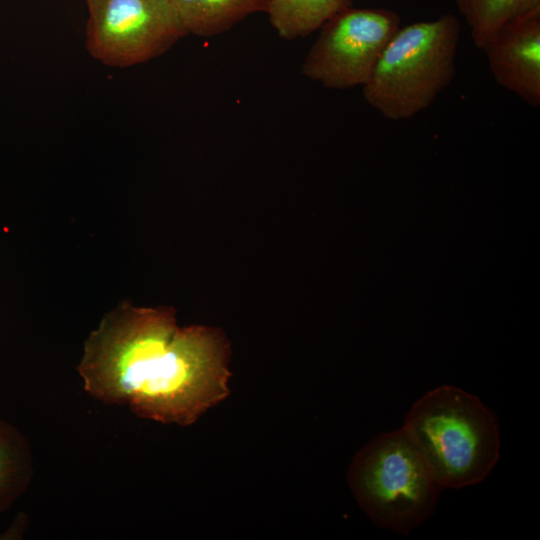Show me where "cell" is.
Segmentation results:
<instances>
[{"label": "cell", "mask_w": 540, "mask_h": 540, "mask_svg": "<svg viewBox=\"0 0 540 540\" xmlns=\"http://www.w3.org/2000/svg\"><path fill=\"white\" fill-rule=\"evenodd\" d=\"M229 345L217 330L179 327L170 307L122 303L84 343V390L137 417L188 426L228 394Z\"/></svg>", "instance_id": "obj_1"}, {"label": "cell", "mask_w": 540, "mask_h": 540, "mask_svg": "<svg viewBox=\"0 0 540 540\" xmlns=\"http://www.w3.org/2000/svg\"><path fill=\"white\" fill-rule=\"evenodd\" d=\"M401 429L439 488L480 483L499 459L496 416L477 396L452 385L420 397Z\"/></svg>", "instance_id": "obj_2"}, {"label": "cell", "mask_w": 540, "mask_h": 540, "mask_svg": "<svg viewBox=\"0 0 540 540\" xmlns=\"http://www.w3.org/2000/svg\"><path fill=\"white\" fill-rule=\"evenodd\" d=\"M460 29L452 14L400 27L362 86L365 101L393 121L428 108L455 77Z\"/></svg>", "instance_id": "obj_3"}, {"label": "cell", "mask_w": 540, "mask_h": 540, "mask_svg": "<svg viewBox=\"0 0 540 540\" xmlns=\"http://www.w3.org/2000/svg\"><path fill=\"white\" fill-rule=\"evenodd\" d=\"M348 475L359 505L381 528L405 535L435 511L440 488L401 428L367 443Z\"/></svg>", "instance_id": "obj_4"}, {"label": "cell", "mask_w": 540, "mask_h": 540, "mask_svg": "<svg viewBox=\"0 0 540 540\" xmlns=\"http://www.w3.org/2000/svg\"><path fill=\"white\" fill-rule=\"evenodd\" d=\"M87 49L112 67L149 61L187 35L173 0H86Z\"/></svg>", "instance_id": "obj_5"}, {"label": "cell", "mask_w": 540, "mask_h": 540, "mask_svg": "<svg viewBox=\"0 0 540 540\" xmlns=\"http://www.w3.org/2000/svg\"><path fill=\"white\" fill-rule=\"evenodd\" d=\"M400 24V16L390 9L342 10L320 28L301 73L329 89L363 86Z\"/></svg>", "instance_id": "obj_6"}, {"label": "cell", "mask_w": 540, "mask_h": 540, "mask_svg": "<svg viewBox=\"0 0 540 540\" xmlns=\"http://www.w3.org/2000/svg\"><path fill=\"white\" fill-rule=\"evenodd\" d=\"M480 50L500 86L540 106V9L503 25Z\"/></svg>", "instance_id": "obj_7"}, {"label": "cell", "mask_w": 540, "mask_h": 540, "mask_svg": "<svg viewBox=\"0 0 540 540\" xmlns=\"http://www.w3.org/2000/svg\"><path fill=\"white\" fill-rule=\"evenodd\" d=\"M186 34L219 35L251 14L265 11L267 0H173Z\"/></svg>", "instance_id": "obj_8"}, {"label": "cell", "mask_w": 540, "mask_h": 540, "mask_svg": "<svg viewBox=\"0 0 540 540\" xmlns=\"http://www.w3.org/2000/svg\"><path fill=\"white\" fill-rule=\"evenodd\" d=\"M352 4L353 0H267L264 12L279 37L293 40L317 31Z\"/></svg>", "instance_id": "obj_9"}, {"label": "cell", "mask_w": 540, "mask_h": 540, "mask_svg": "<svg viewBox=\"0 0 540 540\" xmlns=\"http://www.w3.org/2000/svg\"><path fill=\"white\" fill-rule=\"evenodd\" d=\"M33 474L28 439L15 425L0 418V513L26 492Z\"/></svg>", "instance_id": "obj_10"}, {"label": "cell", "mask_w": 540, "mask_h": 540, "mask_svg": "<svg viewBox=\"0 0 540 540\" xmlns=\"http://www.w3.org/2000/svg\"><path fill=\"white\" fill-rule=\"evenodd\" d=\"M474 45L483 44L509 21L540 9V0H456Z\"/></svg>", "instance_id": "obj_11"}, {"label": "cell", "mask_w": 540, "mask_h": 540, "mask_svg": "<svg viewBox=\"0 0 540 540\" xmlns=\"http://www.w3.org/2000/svg\"><path fill=\"white\" fill-rule=\"evenodd\" d=\"M27 527V516L19 513L13 520L8 529L0 535L1 540H13L22 537Z\"/></svg>", "instance_id": "obj_12"}]
</instances>
